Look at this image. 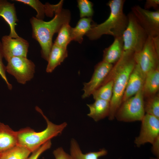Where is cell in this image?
I'll return each mask as SVG.
<instances>
[{"instance_id":"6da1fadb","label":"cell","mask_w":159,"mask_h":159,"mask_svg":"<svg viewBox=\"0 0 159 159\" xmlns=\"http://www.w3.org/2000/svg\"><path fill=\"white\" fill-rule=\"evenodd\" d=\"M134 53L131 51H124L122 57L113 65L101 85L110 80L113 81V94L110 101L108 116L110 120L115 119L116 111L122 103L129 76L136 64L134 57Z\"/></svg>"},{"instance_id":"7a4b0ae2","label":"cell","mask_w":159,"mask_h":159,"mask_svg":"<svg viewBox=\"0 0 159 159\" xmlns=\"http://www.w3.org/2000/svg\"><path fill=\"white\" fill-rule=\"evenodd\" d=\"M54 17L48 21L33 17L30 20L32 29V37L39 44L42 57L48 61L53 45L52 39L54 34L58 33L64 24L69 23L70 12L62 9L55 14Z\"/></svg>"},{"instance_id":"3957f363","label":"cell","mask_w":159,"mask_h":159,"mask_svg":"<svg viewBox=\"0 0 159 159\" xmlns=\"http://www.w3.org/2000/svg\"><path fill=\"white\" fill-rule=\"evenodd\" d=\"M125 0H111L107 3L110 12L104 22L94 24L85 35L91 40H97L104 34L109 35L114 38L122 37L128 24V18L123 12Z\"/></svg>"},{"instance_id":"277c9868","label":"cell","mask_w":159,"mask_h":159,"mask_svg":"<svg viewBox=\"0 0 159 159\" xmlns=\"http://www.w3.org/2000/svg\"><path fill=\"white\" fill-rule=\"evenodd\" d=\"M36 109L45 120L47 126L44 130L36 132L29 127L17 131V145L23 147L32 153L52 138L61 134L67 125L66 122L60 124H55L50 121L39 107Z\"/></svg>"},{"instance_id":"5b68a950","label":"cell","mask_w":159,"mask_h":159,"mask_svg":"<svg viewBox=\"0 0 159 159\" xmlns=\"http://www.w3.org/2000/svg\"><path fill=\"white\" fill-rule=\"evenodd\" d=\"M127 16L128 24L122 36L124 51L137 52L142 49L148 36L131 12Z\"/></svg>"},{"instance_id":"8992f818","label":"cell","mask_w":159,"mask_h":159,"mask_svg":"<svg viewBox=\"0 0 159 159\" xmlns=\"http://www.w3.org/2000/svg\"><path fill=\"white\" fill-rule=\"evenodd\" d=\"M144 100L142 89L122 102L116 111L115 118L124 122L141 121L145 115Z\"/></svg>"},{"instance_id":"52a82bcc","label":"cell","mask_w":159,"mask_h":159,"mask_svg":"<svg viewBox=\"0 0 159 159\" xmlns=\"http://www.w3.org/2000/svg\"><path fill=\"white\" fill-rule=\"evenodd\" d=\"M134 57L145 76L159 67V52L155 48L152 37H148L142 49L134 53Z\"/></svg>"},{"instance_id":"ba28073f","label":"cell","mask_w":159,"mask_h":159,"mask_svg":"<svg viewBox=\"0 0 159 159\" xmlns=\"http://www.w3.org/2000/svg\"><path fill=\"white\" fill-rule=\"evenodd\" d=\"M7 61L6 71L13 76L19 83L25 84L33 77L35 65L27 57H13L9 59Z\"/></svg>"},{"instance_id":"9c48e42d","label":"cell","mask_w":159,"mask_h":159,"mask_svg":"<svg viewBox=\"0 0 159 159\" xmlns=\"http://www.w3.org/2000/svg\"><path fill=\"white\" fill-rule=\"evenodd\" d=\"M131 9V12L148 36H159V10L152 11L138 5L133 6Z\"/></svg>"},{"instance_id":"30bf717a","label":"cell","mask_w":159,"mask_h":159,"mask_svg":"<svg viewBox=\"0 0 159 159\" xmlns=\"http://www.w3.org/2000/svg\"><path fill=\"white\" fill-rule=\"evenodd\" d=\"M139 135L136 137L134 143L139 147L147 143L152 144L159 136V119L146 114L141 121Z\"/></svg>"},{"instance_id":"8fae6325","label":"cell","mask_w":159,"mask_h":159,"mask_svg":"<svg viewBox=\"0 0 159 159\" xmlns=\"http://www.w3.org/2000/svg\"><path fill=\"white\" fill-rule=\"evenodd\" d=\"M1 42L4 57L6 61L13 57H27L29 44L25 39L20 37L13 38L6 35L2 37Z\"/></svg>"},{"instance_id":"7c38bea8","label":"cell","mask_w":159,"mask_h":159,"mask_svg":"<svg viewBox=\"0 0 159 159\" xmlns=\"http://www.w3.org/2000/svg\"><path fill=\"white\" fill-rule=\"evenodd\" d=\"M113 64L103 61L98 63L95 66L94 71L90 81L84 83L82 90V98L85 99L92 95L93 92L102 84L113 67Z\"/></svg>"},{"instance_id":"4fadbf2b","label":"cell","mask_w":159,"mask_h":159,"mask_svg":"<svg viewBox=\"0 0 159 159\" xmlns=\"http://www.w3.org/2000/svg\"><path fill=\"white\" fill-rule=\"evenodd\" d=\"M145 77L139 65L136 64L129 76L122 102L134 95L143 89Z\"/></svg>"},{"instance_id":"5bb4252c","label":"cell","mask_w":159,"mask_h":159,"mask_svg":"<svg viewBox=\"0 0 159 159\" xmlns=\"http://www.w3.org/2000/svg\"><path fill=\"white\" fill-rule=\"evenodd\" d=\"M16 1L27 5L37 12L35 17L37 19L43 20L45 15L52 17L54 14L62 9L63 1L61 0L56 4H51L48 3H42L38 0H16Z\"/></svg>"},{"instance_id":"9a60e30c","label":"cell","mask_w":159,"mask_h":159,"mask_svg":"<svg viewBox=\"0 0 159 159\" xmlns=\"http://www.w3.org/2000/svg\"><path fill=\"white\" fill-rule=\"evenodd\" d=\"M0 16L3 18L9 26L10 32L9 35L13 38L19 37L15 30L18 19L14 4L7 0H0Z\"/></svg>"},{"instance_id":"2e32d148","label":"cell","mask_w":159,"mask_h":159,"mask_svg":"<svg viewBox=\"0 0 159 159\" xmlns=\"http://www.w3.org/2000/svg\"><path fill=\"white\" fill-rule=\"evenodd\" d=\"M17 145V131L0 122V154Z\"/></svg>"},{"instance_id":"e0dca14e","label":"cell","mask_w":159,"mask_h":159,"mask_svg":"<svg viewBox=\"0 0 159 159\" xmlns=\"http://www.w3.org/2000/svg\"><path fill=\"white\" fill-rule=\"evenodd\" d=\"M124 52L122 37L114 38L113 43L103 52L102 61L113 64L120 58Z\"/></svg>"},{"instance_id":"ac0fdd59","label":"cell","mask_w":159,"mask_h":159,"mask_svg":"<svg viewBox=\"0 0 159 159\" xmlns=\"http://www.w3.org/2000/svg\"><path fill=\"white\" fill-rule=\"evenodd\" d=\"M91 104H87L90 112L87 115L95 121H98L108 117L110 108V102L102 99H96Z\"/></svg>"},{"instance_id":"d6986e66","label":"cell","mask_w":159,"mask_h":159,"mask_svg":"<svg viewBox=\"0 0 159 159\" xmlns=\"http://www.w3.org/2000/svg\"><path fill=\"white\" fill-rule=\"evenodd\" d=\"M159 89V67L148 72L145 75L143 88L144 98L157 93Z\"/></svg>"},{"instance_id":"ffe728a7","label":"cell","mask_w":159,"mask_h":159,"mask_svg":"<svg viewBox=\"0 0 159 159\" xmlns=\"http://www.w3.org/2000/svg\"><path fill=\"white\" fill-rule=\"evenodd\" d=\"M67 56L68 51L67 49L53 44L47 61L46 72L47 73L52 72L57 66L63 62Z\"/></svg>"},{"instance_id":"44dd1931","label":"cell","mask_w":159,"mask_h":159,"mask_svg":"<svg viewBox=\"0 0 159 159\" xmlns=\"http://www.w3.org/2000/svg\"><path fill=\"white\" fill-rule=\"evenodd\" d=\"M70 153L72 159H98L100 157L106 155L107 152L105 149H102L97 151L84 154L77 142L72 139L70 143Z\"/></svg>"},{"instance_id":"7402d4cb","label":"cell","mask_w":159,"mask_h":159,"mask_svg":"<svg viewBox=\"0 0 159 159\" xmlns=\"http://www.w3.org/2000/svg\"><path fill=\"white\" fill-rule=\"evenodd\" d=\"M92 22L91 17L81 18L74 27H71L72 40L81 43L83 41L84 36L90 30L93 26Z\"/></svg>"},{"instance_id":"603a6c76","label":"cell","mask_w":159,"mask_h":159,"mask_svg":"<svg viewBox=\"0 0 159 159\" xmlns=\"http://www.w3.org/2000/svg\"><path fill=\"white\" fill-rule=\"evenodd\" d=\"M31 153L25 148L17 145L0 154V159H26Z\"/></svg>"},{"instance_id":"cb8c5ba5","label":"cell","mask_w":159,"mask_h":159,"mask_svg":"<svg viewBox=\"0 0 159 159\" xmlns=\"http://www.w3.org/2000/svg\"><path fill=\"white\" fill-rule=\"evenodd\" d=\"M71 28L69 23L64 24L58 32L57 36L54 44L61 47L67 49L68 44L72 41Z\"/></svg>"},{"instance_id":"d4e9b609","label":"cell","mask_w":159,"mask_h":159,"mask_svg":"<svg viewBox=\"0 0 159 159\" xmlns=\"http://www.w3.org/2000/svg\"><path fill=\"white\" fill-rule=\"evenodd\" d=\"M113 81L110 80L101 86L92 93L94 100L102 99L110 102L113 94Z\"/></svg>"},{"instance_id":"484cf974","label":"cell","mask_w":159,"mask_h":159,"mask_svg":"<svg viewBox=\"0 0 159 159\" xmlns=\"http://www.w3.org/2000/svg\"><path fill=\"white\" fill-rule=\"evenodd\" d=\"M144 108L146 114L159 119V95L158 94L144 100Z\"/></svg>"},{"instance_id":"4316f807","label":"cell","mask_w":159,"mask_h":159,"mask_svg":"<svg viewBox=\"0 0 159 159\" xmlns=\"http://www.w3.org/2000/svg\"><path fill=\"white\" fill-rule=\"evenodd\" d=\"M77 2L80 17H91L94 14L93 3L88 0H78Z\"/></svg>"},{"instance_id":"83f0119b","label":"cell","mask_w":159,"mask_h":159,"mask_svg":"<svg viewBox=\"0 0 159 159\" xmlns=\"http://www.w3.org/2000/svg\"><path fill=\"white\" fill-rule=\"evenodd\" d=\"M51 142L49 140L32 152V154L26 159H38L43 153L51 148Z\"/></svg>"},{"instance_id":"f1b7e54d","label":"cell","mask_w":159,"mask_h":159,"mask_svg":"<svg viewBox=\"0 0 159 159\" xmlns=\"http://www.w3.org/2000/svg\"><path fill=\"white\" fill-rule=\"evenodd\" d=\"M4 57L2 44L0 42V75L6 83L8 88L10 90L12 89L11 85L9 82L6 74V67L4 65L2 59Z\"/></svg>"},{"instance_id":"f546056e","label":"cell","mask_w":159,"mask_h":159,"mask_svg":"<svg viewBox=\"0 0 159 159\" xmlns=\"http://www.w3.org/2000/svg\"><path fill=\"white\" fill-rule=\"evenodd\" d=\"M53 154L55 159H72L70 155L66 153L62 147L55 150Z\"/></svg>"},{"instance_id":"4dcf8cb0","label":"cell","mask_w":159,"mask_h":159,"mask_svg":"<svg viewBox=\"0 0 159 159\" xmlns=\"http://www.w3.org/2000/svg\"><path fill=\"white\" fill-rule=\"evenodd\" d=\"M159 0H147L144 5V9L148 10L153 8L157 10H159Z\"/></svg>"},{"instance_id":"1f68e13d","label":"cell","mask_w":159,"mask_h":159,"mask_svg":"<svg viewBox=\"0 0 159 159\" xmlns=\"http://www.w3.org/2000/svg\"><path fill=\"white\" fill-rule=\"evenodd\" d=\"M152 151L153 154L157 158L159 156V136L158 137L152 144Z\"/></svg>"},{"instance_id":"d6a6232c","label":"cell","mask_w":159,"mask_h":159,"mask_svg":"<svg viewBox=\"0 0 159 159\" xmlns=\"http://www.w3.org/2000/svg\"><path fill=\"white\" fill-rule=\"evenodd\" d=\"M150 159H159V158H151Z\"/></svg>"}]
</instances>
